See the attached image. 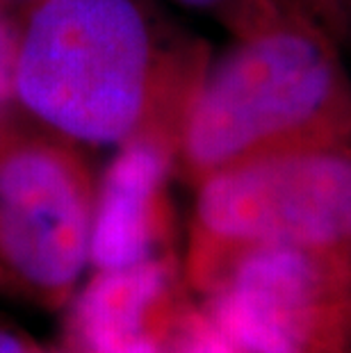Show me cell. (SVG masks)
<instances>
[{
  "instance_id": "obj_1",
  "label": "cell",
  "mask_w": 351,
  "mask_h": 353,
  "mask_svg": "<svg viewBox=\"0 0 351 353\" xmlns=\"http://www.w3.org/2000/svg\"><path fill=\"white\" fill-rule=\"evenodd\" d=\"M208 57L144 0H30L14 101L71 144L151 139L174 153Z\"/></svg>"
},
{
  "instance_id": "obj_2",
  "label": "cell",
  "mask_w": 351,
  "mask_h": 353,
  "mask_svg": "<svg viewBox=\"0 0 351 353\" xmlns=\"http://www.w3.org/2000/svg\"><path fill=\"white\" fill-rule=\"evenodd\" d=\"M345 144V48L308 14H294L210 52L178 128L174 169L199 185L260 157Z\"/></svg>"
},
{
  "instance_id": "obj_3",
  "label": "cell",
  "mask_w": 351,
  "mask_h": 353,
  "mask_svg": "<svg viewBox=\"0 0 351 353\" xmlns=\"http://www.w3.org/2000/svg\"><path fill=\"white\" fill-rule=\"evenodd\" d=\"M194 187L192 262L201 283L253 249L351 258V144L260 157Z\"/></svg>"
},
{
  "instance_id": "obj_4",
  "label": "cell",
  "mask_w": 351,
  "mask_h": 353,
  "mask_svg": "<svg viewBox=\"0 0 351 353\" xmlns=\"http://www.w3.org/2000/svg\"><path fill=\"white\" fill-rule=\"evenodd\" d=\"M92 176L71 141L0 117V262L41 294H64L89 262Z\"/></svg>"
},
{
  "instance_id": "obj_5",
  "label": "cell",
  "mask_w": 351,
  "mask_h": 353,
  "mask_svg": "<svg viewBox=\"0 0 351 353\" xmlns=\"http://www.w3.org/2000/svg\"><path fill=\"white\" fill-rule=\"evenodd\" d=\"M214 328L246 353H351V258L253 249L210 283Z\"/></svg>"
},
{
  "instance_id": "obj_6",
  "label": "cell",
  "mask_w": 351,
  "mask_h": 353,
  "mask_svg": "<svg viewBox=\"0 0 351 353\" xmlns=\"http://www.w3.org/2000/svg\"><path fill=\"white\" fill-rule=\"evenodd\" d=\"M174 169L169 146L137 139L119 146L94 199L89 260L99 272L153 260L162 187Z\"/></svg>"
},
{
  "instance_id": "obj_7",
  "label": "cell",
  "mask_w": 351,
  "mask_h": 353,
  "mask_svg": "<svg viewBox=\"0 0 351 353\" xmlns=\"http://www.w3.org/2000/svg\"><path fill=\"white\" fill-rule=\"evenodd\" d=\"M167 267L146 260L99 272L78 301V328L92 353H160L146 314L167 290Z\"/></svg>"
},
{
  "instance_id": "obj_8",
  "label": "cell",
  "mask_w": 351,
  "mask_h": 353,
  "mask_svg": "<svg viewBox=\"0 0 351 353\" xmlns=\"http://www.w3.org/2000/svg\"><path fill=\"white\" fill-rule=\"evenodd\" d=\"M174 3L208 17L230 37L256 32L294 14H305L297 0H174Z\"/></svg>"
},
{
  "instance_id": "obj_9",
  "label": "cell",
  "mask_w": 351,
  "mask_h": 353,
  "mask_svg": "<svg viewBox=\"0 0 351 353\" xmlns=\"http://www.w3.org/2000/svg\"><path fill=\"white\" fill-rule=\"evenodd\" d=\"M342 48H351V0H297Z\"/></svg>"
},
{
  "instance_id": "obj_10",
  "label": "cell",
  "mask_w": 351,
  "mask_h": 353,
  "mask_svg": "<svg viewBox=\"0 0 351 353\" xmlns=\"http://www.w3.org/2000/svg\"><path fill=\"white\" fill-rule=\"evenodd\" d=\"M19 28L3 14L0 5V117L14 101V69H17Z\"/></svg>"
},
{
  "instance_id": "obj_11",
  "label": "cell",
  "mask_w": 351,
  "mask_h": 353,
  "mask_svg": "<svg viewBox=\"0 0 351 353\" xmlns=\"http://www.w3.org/2000/svg\"><path fill=\"white\" fill-rule=\"evenodd\" d=\"M181 353H235V347L214 326L199 321L190 328Z\"/></svg>"
},
{
  "instance_id": "obj_12",
  "label": "cell",
  "mask_w": 351,
  "mask_h": 353,
  "mask_svg": "<svg viewBox=\"0 0 351 353\" xmlns=\"http://www.w3.org/2000/svg\"><path fill=\"white\" fill-rule=\"evenodd\" d=\"M0 353H26V349L14 335L0 330Z\"/></svg>"
},
{
  "instance_id": "obj_13",
  "label": "cell",
  "mask_w": 351,
  "mask_h": 353,
  "mask_svg": "<svg viewBox=\"0 0 351 353\" xmlns=\"http://www.w3.org/2000/svg\"><path fill=\"white\" fill-rule=\"evenodd\" d=\"M7 3V0H0V5H5Z\"/></svg>"
}]
</instances>
